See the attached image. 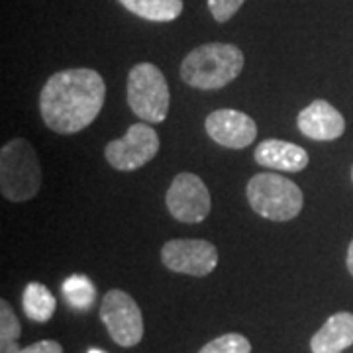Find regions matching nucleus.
<instances>
[{
	"instance_id": "obj_1",
	"label": "nucleus",
	"mask_w": 353,
	"mask_h": 353,
	"mask_svg": "<svg viewBox=\"0 0 353 353\" xmlns=\"http://www.w3.org/2000/svg\"><path fill=\"white\" fill-rule=\"evenodd\" d=\"M106 85L94 69H65L48 79L39 92V114L51 132L71 136L101 114Z\"/></svg>"
},
{
	"instance_id": "obj_2",
	"label": "nucleus",
	"mask_w": 353,
	"mask_h": 353,
	"mask_svg": "<svg viewBox=\"0 0 353 353\" xmlns=\"http://www.w3.org/2000/svg\"><path fill=\"white\" fill-rule=\"evenodd\" d=\"M245 57L234 43H204L192 50L181 63V79L189 87L216 90L230 85L243 71Z\"/></svg>"
},
{
	"instance_id": "obj_3",
	"label": "nucleus",
	"mask_w": 353,
	"mask_h": 353,
	"mask_svg": "<svg viewBox=\"0 0 353 353\" xmlns=\"http://www.w3.org/2000/svg\"><path fill=\"white\" fill-rule=\"evenodd\" d=\"M41 189V167L34 145L14 138L0 150V190L10 202L32 201Z\"/></svg>"
},
{
	"instance_id": "obj_4",
	"label": "nucleus",
	"mask_w": 353,
	"mask_h": 353,
	"mask_svg": "<svg viewBox=\"0 0 353 353\" xmlns=\"http://www.w3.org/2000/svg\"><path fill=\"white\" fill-rule=\"evenodd\" d=\"M245 194L253 212L273 222H289L303 212V190L287 176L259 173L250 179Z\"/></svg>"
},
{
	"instance_id": "obj_5",
	"label": "nucleus",
	"mask_w": 353,
	"mask_h": 353,
	"mask_svg": "<svg viewBox=\"0 0 353 353\" xmlns=\"http://www.w3.org/2000/svg\"><path fill=\"white\" fill-rule=\"evenodd\" d=\"M169 87L161 69L138 63L128 73V106L143 122L159 124L169 114Z\"/></svg>"
},
{
	"instance_id": "obj_6",
	"label": "nucleus",
	"mask_w": 353,
	"mask_h": 353,
	"mask_svg": "<svg viewBox=\"0 0 353 353\" xmlns=\"http://www.w3.org/2000/svg\"><path fill=\"white\" fill-rule=\"evenodd\" d=\"M101 320L120 347H134L143 338V314L126 290L112 289L102 296Z\"/></svg>"
},
{
	"instance_id": "obj_7",
	"label": "nucleus",
	"mask_w": 353,
	"mask_h": 353,
	"mask_svg": "<svg viewBox=\"0 0 353 353\" xmlns=\"http://www.w3.org/2000/svg\"><path fill=\"white\" fill-rule=\"evenodd\" d=\"M159 145L157 132L150 124L138 122L128 128L124 138L112 139L104 148V157L118 171H136L152 161Z\"/></svg>"
},
{
	"instance_id": "obj_8",
	"label": "nucleus",
	"mask_w": 353,
	"mask_h": 353,
	"mask_svg": "<svg viewBox=\"0 0 353 353\" xmlns=\"http://www.w3.org/2000/svg\"><path fill=\"white\" fill-rule=\"evenodd\" d=\"M171 216L183 224H199L210 214V190L194 173H179L165 194Z\"/></svg>"
},
{
	"instance_id": "obj_9",
	"label": "nucleus",
	"mask_w": 353,
	"mask_h": 353,
	"mask_svg": "<svg viewBox=\"0 0 353 353\" xmlns=\"http://www.w3.org/2000/svg\"><path fill=\"white\" fill-rule=\"evenodd\" d=\"M163 265L181 275L206 277L218 265V250L214 243L206 240H169L161 248Z\"/></svg>"
},
{
	"instance_id": "obj_10",
	"label": "nucleus",
	"mask_w": 353,
	"mask_h": 353,
	"mask_svg": "<svg viewBox=\"0 0 353 353\" xmlns=\"http://www.w3.org/2000/svg\"><path fill=\"white\" fill-rule=\"evenodd\" d=\"M204 128L218 145L228 150H243L257 138V124L252 116L232 108H220L208 114Z\"/></svg>"
},
{
	"instance_id": "obj_11",
	"label": "nucleus",
	"mask_w": 353,
	"mask_h": 353,
	"mask_svg": "<svg viewBox=\"0 0 353 353\" xmlns=\"http://www.w3.org/2000/svg\"><path fill=\"white\" fill-rule=\"evenodd\" d=\"M296 126L301 134L316 141H332L341 138L345 132V120L338 108L328 101L310 102L296 116Z\"/></svg>"
},
{
	"instance_id": "obj_12",
	"label": "nucleus",
	"mask_w": 353,
	"mask_h": 353,
	"mask_svg": "<svg viewBox=\"0 0 353 353\" xmlns=\"http://www.w3.org/2000/svg\"><path fill=\"white\" fill-rule=\"evenodd\" d=\"M255 161L275 171H285V173H299L308 167V152L290 141L283 139H263L253 153Z\"/></svg>"
},
{
	"instance_id": "obj_13",
	"label": "nucleus",
	"mask_w": 353,
	"mask_h": 353,
	"mask_svg": "<svg viewBox=\"0 0 353 353\" xmlns=\"http://www.w3.org/2000/svg\"><path fill=\"white\" fill-rule=\"evenodd\" d=\"M353 345V314L338 312L330 316L326 324L310 340L312 353H341Z\"/></svg>"
},
{
	"instance_id": "obj_14",
	"label": "nucleus",
	"mask_w": 353,
	"mask_h": 353,
	"mask_svg": "<svg viewBox=\"0 0 353 353\" xmlns=\"http://www.w3.org/2000/svg\"><path fill=\"white\" fill-rule=\"evenodd\" d=\"M126 10L148 22H173L183 12V0H118Z\"/></svg>"
},
{
	"instance_id": "obj_15",
	"label": "nucleus",
	"mask_w": 353,
	"mask_h": 353,
	"mask_svg": "<svg viewBox=\"0 0 353 353\" xmlns=\"http://www.w3.org/2000/svg\"><path fill=\"white\" fill-rule=\"evenodd\" d=\"M22 308H24L26 316L34 322L46 324L50 322L53 314H55V296L51 294V290L41 285V283H28L22 294Z\"/></svg>"
},
{
	"instance_id": "obj_16",
	"label": "nucleus",
	"mask_w": 353,
	"mask_h": 353,
	"mask_svg": "<svg viewBox=\"0 0 353 353\" xmlns=\"http://www.w3.org/2000/svg\"><path fill=\"white\" fill-rule=\"evenodd\" d=\"M22 334V324L14 314L12 306L4 299L0 301V353H18V340Z\"/></svg>"
},
{
	"instance_id": "obj_17",
	"label": "nucleus",
	"mask_w": 353,
	"mask_h": 353,
	"mask_svg": "<svg viewBox=\"0 0 353 353\" xmlns=\"http://www.w3.org/2000/svg\"><path fill=\"white\" fill-rule=\"evenodd\" d=\"M63 294L67 303L75 308H88L94 301V287L85 275H71L63 283Z\"/></svg>"
},
{
	"instance_id": "obj_18",
	"label": "nucleus",
	"mask_w": 353,
	"mask_h": 353,
	"mask_svg": "<svg viewBox=\"0 0 353 353\" xmlns=\"http://www.w3.org/2000/svg\"><path fill=\"white\" fill-rule=\"evenodd\" d=\"M199 353H252V343L241 334H224L208 341Z\"/></svg>"
},
{
	"instance_id": "obj_19",
	"label": "nucleus",
	"mask_w": 353,
	"mask_h": 353,
	"mask_svg": "<svg viewBox=\"0 0 353 353\" xmlns=\"http://www.w3.org/2000/svg\"><path fill=\"white\" fill-rule=\"evenodd\" d=\"M243 2L245 0H208V10L216 22L224 24L236 16V12L243 6Z\"/></svg>"
},
{
	"instance_id": "obj_20",
	"label": "nucleus",
	"mask_w": 353,
	"mask_h": 353,
	"mask_svg": "<svg viewBox=\"0 0 353 353\" xmlns=\"http://www.w3.org/2000/svg\"><path fill=\"white\" fill-rule=\"evenodd\" d=\"M18 353H63L61 343L55 340H41L28 345L24 350H20Z\"/></svg>"
},
{
	"instance_id": "obj_21",
	"label": "nucleus",
	"mask_w": 353,
	"mask_h": 353,
	"mask_svg": "<svg viewBox=\"0 0 353 353\" xmlns=\"http://www.w3.org/2000/svg\"><path fill=\"white\" fill-rule=\"evenodd\" d=\"M345 261H347V271L353 275V241L350 243V248H347V259Z\"/></svg>"
},
{
	"instance_id": "obj_22",
	"label": "nucleus",
	"mask_w": 353,
	"mask_h": 353,
	"mask_svg": "<svg viewBox=\"0 0 353 353\" xmlns=\"http://www.w3.org/2000/svg\"><path fill=\"white\" fill-rule=\"evenodd\" d=\"M88 353H104V352H99V350H90Z\"/></svg>"
},
{
	"instance_id": "obj_23",
	"label": "nucleus",
	"mask_w": 353,
	"mask_h": 353,
	"mask_svg": "<svg viewBox=\"0 0 353 353\" xmlns=\"http://www.w3.org/2000/svg\"><path fill=\"white\" fill-rule=\"evenodd\" d=\"M352 179H353V169H352Z\"/></svg>"
}]
</instances>
